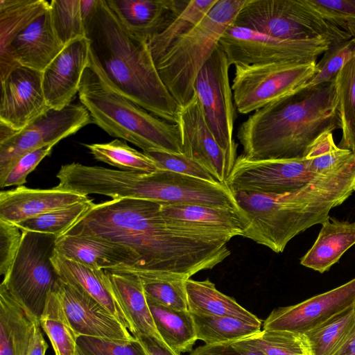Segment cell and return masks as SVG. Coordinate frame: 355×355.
I'll use <instances>...</instances> for the list:
<instances>
[{"label":"cell","mask_w":355,"mask_h":355,"mask_svg":"<svg viewBox=\"0 0 355 355\" xmlns=\"http://www.w3.org/2000/svg\"><path fill=\"white\" fill-rule=\"evenodd\" d=\"M94 204L92 199L89 198L26 219L16 225L21 232L48 234L60 237L64 234Z\"/></svg>","instance_id":"cell-38"},{"label":"cell","mask_w":355,"mask_h":355,"mask_svg":"<svg viewBox=\"0 0 355 355\" xmlns=\"http://www.w3.org/2000/svg\"><path fill=\"white\" fill-rule=\"evenodd\" d=\"M305 355H312V354H311L310 353H309V354H305Z\"/></svg>","instance_id":"cell-52"},{"label":"cell","mask_w":355,"mask_h":355,"mask_svg":"<svg viewBox=\"0 0 355 355\" xmlns=\"http://www.w3.org/2000/svg\"><path fill=\"white\" fill-rule=\"evenodd\" d=\"M35 323L0 285V355H26Z\"/></svg>","instance_id":"cell-28"},{"label":"cell","mask_w":355,"mask_h":355,"mask_svg":"<svg viewBox=\"0 0 355 355\" xmlns=\"http://www.w3.org/2000/svg\"><path fill=\"white\" fill-rule=\"evenodd\" d=\"M355 57V37L331 45L316 64L317 71L304 87L335 80L340 69Z\"/></svg>","instance_id":"cell-42"},{"label":"cell","mask_w":355,"mask_h":355,"mask_svg":"<svg viewBox=\"0 0 355 355\" xmlns=\"http://www.w3.org/2000/svg\"><path fill=\"white\" fill-rule=\"evenodd\" d=\"M162 205L132 198L94 204L63 235L93 236L130 248L138 257L137 266L110 271L139 277L187 280L230 256L233 235L167 218Z\"/></svg>","instance_id":"cell-1"},{"label":"cell","mask_w":355,"mask_h":355,"mask_svg":"<svg viewBox=\"0 0 355 355\" xmlns=\"http://www.w3.org/2000/svg\"><path fill=\"white\" fill-rule=\"evenodd\" d=\"M333 355H355V318L349 332Z\"/></svg>","instance_id":"cell-50"},{"label":"cell","mask_w":355,"mask_h":355,"mask_svg":"<svg viewBox=\"0 0 355 355\" xmlns=\"http://www.w3.org/2000/svg\"><path fill=\"white\" fill-rule=\"evenodd\" d=\"M189 355H262L259 352L236 345L234 343L204 345L193 350Z\"/></svg>","instance_id":"cell-47"},{"label":"cell","mask_w":355,"mask_h":355,"mask_svg":"<svg viewBox=\"0 0 355 355\" xmlns=\"http://www.w3.org/2000/svg\"><path fill=\"white\" fill-rule=\"evenodd\" d=\"M94 159L123 171L152 173L159 170L156 162L145 153L130 147L125 140L85 144Z\"/></svg>","instance_id":"cell-32"},{"label":"cell","mask_w":355,"mask_h":355,"mask_svg":"<svg viewBox=\"0 0 355 355\" xmlns=\"http://www.w3.org/2000/svg\"><path fill=\"white\" fill-rule=\"evenodd\" d=\"M144 153L156 162L159 169L211 182H218L200 163L183 153L163 150H150Z\"/></svg>","instance_id":"cell-44"},{"label":"cell","mask_w":355,"mask_h":355,"mask_svg":"<svg viewBox=\"0 0 355 355\" xmlns=\"http://www.w3.org/2000/svg\"><path fill=\"white\" fill-rule=\"evenodd\" d=\"M234 343L262 355H305L309 353L303 335L284 331L263 329Z\"/></svg>","instance_id":"cell-37"},{"label":"cell","mask_w":355,"mask_h":355,"mask_svg":"<svg viewBox=\"0 0 355 355\" xmlns=\"http://www.w3.org/2000/svg\"><path fill=\"white\" fill-rule=\"evenodd\" d=\"M49 4L53 28L64 46L75 39L86 37L80 0H52Z\"/></svg>","instance_id":"cell-39"},{"label":"cell","mask_w":355,"mask_h":355,"mask_svg":"<svg viewBox=\"0 0 355 355\" xmlns=\"http://www.w3.org/2000/svg\"><path fill=\"white\" fill-rule=\"evenodd\" d=\"M105 271L133 336L149 335L162 340L155 327L141 278L130 272Z\"/></svg>","instance_id":"cell-24"},{"label":"cell","mask_w":355,"mask_h":355,"mask_svg":"<svg viewBox=\"0 0 355 355\" xmlns=\"http://www.w3.org/2000/svg\"><path fill=\"white\" fill-rule=\"evenodd\" d=\"M323 19L355 37V0H306Z\"/></svg>","instance_id":"cell-43"},{"label":"cell","mask_w":355,"mask_h":355,"mask_svg":"<svg viewBox=\"0 0 355 355\" xmlns=\"http://www.w3.org/2000/svg\"><path fill=\"white\" fill-rule=\"evenodd\" d=\"M85 28L90 54L108 83L148 112L178 123L180 106L159 74L149 41L129 31L106 0H98Z\"/></svg>","instance_id":"cell-4"},{"label":"cell","mask_w":355,"mask_h":355,"mask_svg":"<svg viewBox=\"0 0 355 355\" xmlns=\"http://www.w3.org/2000/svg\"><path fill=\"white\" fill-rule=\"evenodd\" d=\"M48 347L41 331L40 325L35 324L32 340L26 355H45Z\"/></svg>","instance_id":"cell-49"},{"label":"cell","mask_w":355,"mask_h":355,"mask_svg":"<svg viewBox=\"0 0 355 355\" xmlns=\"http://www.w3.org/2000/svg\"><path fill=\"white\" fill-rule=\"evenodd\" d=\"M191 314L197 338L207 345L236 342L261 331V325L235 317Z\"/></svg>","instance_id":"cell-31"},{"label":"cell","mask_w":355,"mask_h":355,"mask_svg":"<svg viewBox=\"0 0 355 355\" xmlns=\"http://www.w3.org/2000/svg\"><path fill=\"white\" fill-rule=\"evenodd\" d=\"M54 146H48L25 154L20 157L6 176L0 181L1 188L10 186H23L26 182L28 175L31 173L40 162L52 150Z\"/></svg>","instance_id":"cell-45"},{"label":"cell","mask_w":355,"mask_h":355,"mask_svg":"<svg viewBox=\"0 0 355 355\" xmlns=\"http://www.w3.org/2000/svg\"><path fill=\"white\" fill-rule=\"evenodd\" d=\"M246 0H218L191 30L176 39L155 62L159 74L180 107L195 95L196 78Z\"/></svg>","instance_id":"cell-6"},{"label":"cell","mask_w":355,"mask_h":355,"mask_svg":"<svg viewBox=\"0 0 355 355\" xmlns=\"http://www.w3.org/2000/svg\"><path fill=\"white\" fill-rule=\"evenodd\" d=\"M232 24L279 38L331 45L352 38L323 19L306 0H246Z\"/></svg>","instance_id":"cell-7"},{"label":"cell","mask_w":355,"mask_h":355,"mask_svg":"<svg viewBox=\"0 0 355 355\" xmlns=\"http://www.w3.org/2000/svg\"><path fill=\"white\" fill-rule=\"evenodd\" d=\"M98 3V0H80V11L85 26L93 16Z\"/></svg>","instance_id":"cell-51"},{"label":"cell","mask_w":355,"mask_h":355,"mask_svg":"<svg viewBox=\"0 0 355 355\" xmlns=\"http://www.w3.org/2000/svg\"><path fill=\"white\" fill-rule=\"evenodd\" d=\"M316 62L235 65L232 83L234 105L254 112L304 88L317 71Z\"/></svg>","instance_id":"cell-9"},{"label":"cell","mask_w":355,"mask_h":355,"mask_svg":"<svg viewBox=\"0 0 355 355\" xmlns=\"http://www.w3.org/2000/svg\"><path fill=\"white\" fill-rule=\"evenodd\" d=\"M355 191V155L336 170L282 194L234 192L246 225L243 237L279 253L295 236L322 224Z\"/></svg>","instance_id":"cell-3"},{"label":"cell","mask_w":355,"mask_h":355,"mask_svg":"<svg viewBox=\"0 0 355 355\" xmlns=\"http://www.w3.org/2000/svg\"><path fill=\"white\" fill-rule=\"evenodd\" d=\"M78 96L92 123L110 136L128 141L144 152L183 153L179 124L153 114L119 93L105 79L91 54Z\"/></svg>","instance_id":"cell-5"},{"label":"cell","mask_w":355,"mask_h":355,"mask_svg":"<svg viewBox=\"0 0 355 355\" xmlns=\"http://www.w3.org/2000/svg\"><path fill=\"white\" fill-rule=\"evenodd\" d=\"M90 43L87 37L75 39L42 71V88L48 106L61 110L78 94L89 64Z\"/></svg>","instance_id":"cell-18"},{"label":"cell","mask_w":355,"mask_h":355,"mask_svg":"<svg viewBox=\"0 0 355 355\" xmlns=\"http://www.w3.org/2000/svg\"><path fill=\"white\" fill-rule=\"evenodd\" d=\"M22 232L15 224L0 219V274L9 272L18 252Z\"/></svg>","instance_id":"cell-46"},{"label":"cell","mask_w":355,"mask_h":355,"mask_svg":"<svg viewBox=\"0 0 355 355\" xmlns=\"http://www.w3.org/2000/svg\"><path fill=\"white\" fill-rule=\"evenodd\" d=\"M77 337L130 340L128 329L98 302L60 278L54 289Z\"/></svg>","instance_id":"cell-17"},{"label":"cell","mask_w":355,"mask_h":355,"mask_svg":"<svg viewBox=\"0 0 355 355\" xmlns=\"http://www.w3.org/2000/svg\"><path fill=\"white\" fill-rule=\"evenodd\" d=\"M106 2L129 31L149 41L182 12L188 1L106 0Z\"/></svg>","instance_id":"cell-21"},{"label":"cell","mask_w":355,"mask_h":355,"mask_svg":"<svg viewBox=\"0 0 355 355\" xmlns=\"http://www.w3.org/2000/svg\"><path fill=\"white\" fill-rule=\"evenodd\" d=\"M322 175L311 169L306 157L254 161L241 155L225 184L233 193L282 194L297 191Z\"/></svg>","instance_id":"cell-13"},{"label":"cell","mask_w":355,"mask_h":355,"mask_svg":"<svg viewBox=\"0 0 355 355\" xmlns=\"http://www.w3.org/2000/svg\"><path fill=\"white\" fill-rule=\"evenodd\" d=\"M218 0H191L182 12L149 40L155 62L178 37L195 27L209 12Z\"/></svg>","instance_id":"cell-33"},{"label":"cell","mask_w":355,"mask_h":355,"mask_svg":"<svg viewBox=\"0 0 355 355\" xmlns=\"http://www.w3.org/2000/svg\"><path fill=\"white\" fill-rule=\"evenodd\" d=\"M163 215L187 225L243 236L246 225L244 215L232 209L196 204L162 205Z\"/></svg>","instance_id":"cell-27"},{"label":"cell","mask_w":355,"mask_h":355,"mask_svg":"<svg viewBox=\"0 0 355 355\" xmlns=\"http://www.w3.org/2000/svg\"><path fill=\"white\" fill-rule=\"evenodd\" d=\"M89 199L78 193L24 186L0 192V219L17 224L46 212Z\"/></svg>","instance_id":"cell-20"},{"label":"cell","mask_w":355,"mask_h":355,"mask_svg":"<svg viewBox=\"0 0 355 355\" xmlns=\"http://www.w3.org/2000/svg\"><path fill=\"white\" fill-rule=\"evenodd\" d=\"M21 232L18 252L1 284L28 318L40 324L48 295L60 279L51 261L58 237L28 231Z\"/></svg>","instance_id":"cell-8"},{"label":"cell","mask_w":355,"mask_h":355,"mask_svg":"<svg viewBox=\"0 0 355 355\" xmlns=\"http://www.w3.org/2000/svg\"><path fill=\"white\" fill-rule=\"evenodd\" d=\"M355 304L303 334L312 355H333L351 329Z\"/></svg>","instance_id":"cell-35"},{"label":"cell","mask_w":355,"mask_h":355,"mask_svg":"<svg viewBox=\"0 0 355 355\" xmlns=\"http://www.w3.org/2000/svg\"><path fill=\"white\" fill-rule=\"evenodd\" d=\"M0 124L15 132L50 109L42 88V72L21 65L1 82Z\"/></svg>","instance_id":"cell-15"},{"label":"cell","mask_w":355,"mask_h":355,"mask_svg":"<svg viewBox=\"0 0 355 355\" xmlns=\"http://www.w3.org/2000/svg\"><path fill=\"white\" fill-rule=\"evenodd\" d=\"M146 299L162 340L179 354L191 351L198 340L191 313L189 310L173 309Z\"/></svg>","instance_id":"cell-30"},{"label":"cell","mask_w":355,"mask_h":355,"mask_svg":"<svg viewBox=\"0 0 355 355\" xmlns=\"http://www.w3.org/2000/svg\"><path fill=\"white\" fill-rule=\"evenodd\" d=\"M178 124L183 154L200 163L218 182L225 183L235 162L218 144L196 92L191 101L180 107Z\"/></svg>","instance_id":"cell-16"},{"label":"cell","mask_w":355,"mask_h":355,"mask_svg":"<svg viewBox=\"0 0 355 355\" xmlns=\"http://www.w3.org/2000/svg\"><path fill=\"white\" fill-rule=\"evenodd\" d=\"M341 129L335 80L273 102L254 112L237 131L243 155L250 160L305 156L320 135Z\"/></svg>","instance_id":"cell-2"},{"label":"cell","mask_w":355,"mask_h":355,"mask_svg":"<svg viewBox=\"0 0 355 355\" xmlns=\"http://www.w3.org/2000/svg\"><path fill=\"white\" fill-rule=\"evenodd\" d=\"M189 311L210 316H231L261 325V320L239 304L233 298L218 291L209 279L185 281Z\"/></svg>","instance_id":"cell-29"},{"label":"cell","mask_w":355,"mask_h":355,"mask_svg":"<svg viewBox=\"0 0 355 355\" xmlns=\"http://www.w3.org/2000/svg\"><path fill=\"white\" fill-rule=\"evenodd\" d=\"M78 355H148L141 343L130 340L78 336Z\"/></svg>","instance_id":"cell-41"},{"label":"cell","mask_w":355,"mask_h":355,"mask_svg":"<svg viewBox=\"0 0 355 355\" xmlns=\"http://www.w3.org/2000/svg\"><path fill=\"white\" fill-rule=\"evenodd\" d=\"M219 45L232 65L316 62L329 43L282 39L232 24Z\"/></svg>","instance_id":"cell-10"},{"label":"cell","mask_w":355,"mask_h":355,"mask_svg":"<svg viewBox=\"0 0 355 355\" xmlns=\"http://www.w3.org/2000/svg\"><path fill=\"white\" fill-rule=\"evenodd\" d=\"M51 261L60 278L98 302L128 330L130 325L111 289L105 270L87 266L54 250Z\"/></svg>","instance_id":"cell-23"},{"label":"cell","mask_w":355,"mask_h":355,"mask_svg":"<svg viewBox=\"0 0 355 355\" xmlns=\"http://www.w3.org/2000/svg\"><path fill=\"white\" fill-rule=\"evenodd\" d=\"M50 4L44 0H0V79L5 80L17 65L10 55L16 35Z\"/></svg>","instance_id":"cell-26"},{"label":"cell","mask_w":355,"mask_h":355,"mask_svg":"<svg viewBox=\"0 0 355 355\" xmlns=\"http://www.w3.org/2000/svg\"><path fill=\"white\" fill-rule=\"evenodd\" d=\"M230 65L218 45L199 72L194 89L218 144L235 162L237 144L233 139L235 105L229 76Z\"/></svg>","instance_id":"cell-11"},{"label":"cell","mask_w":355,"mask_h":355,"mask_svg":"<svg viewBox=\"0 0 355 355\" xmlns=\"http://www.w3.org/2000/svg\"><path fill=\"white\" fill-rule=\"evenodd\" d=\"M139 277L142 281L146 298L173 309L180 311L189 310L185 287L186 280L146 277Z\"/></svg>","instance_id":"cell-40"},{"label":"cell","mask_w":355,"mask_h":355,"mask_svg":"<svg viewBox=\"0 0 355 355\" xmlns=\"http://www.w3.org/2000/svg\"><path fill=\"white\" fill-rule=\"evenodd\" d=\"M92 122L82 104H70L56 110L50 108L22 130L0 141V181L25 154L55 146Z\"/></svg>","instance_id":"cell-12"},{"label":"cell","mask_w":355,"mask_h":355,"mask_svg":"<svg viewBox=\"0 0 355 355\" xmlns=\"http://www.w3.org/2000/svg\"><path fill=\"white\" fill-rule=\"evenodd\" d=\"M55 250L68 259L105 270L120 265L134 267L138 263L130 248L93 236L62 235L58 237Z\"/></svg>","instance_id":"cell-22"},{"label":"cell","mask_w":355,"mask_h":355,"mask_svg":"<svg viewBox=\"0 0 355 355\" xmlns=\"http://www.w3.org/2000/svg\"><path fill=\"white\" fill-rule=\"evenodd\" d=\"M335 82L342 130L338 147L355 153V57L340 69Z\"/></svg>","instance_id":"cell-36"},{"label":"cell","mask_w":355,"mask_h":355,"mask_svg":"<svg viewBox=\"0 0 355 355\" xmlns=\"http://www.w3.org/2000/svg\"><path fill=\"white\" fill-rule=\"evenodd\" d=\"M64 47L53 28L49 6L16 35L10 55L17 65L42 72Z\"/></svg>","instance_id":"cell-19"},{"label":"cell","mask_w":355,"mask_h":355,"mask_svg":"<svg viewBox=\"0 0 355 355\" xmlns=\"http://www.w3.org/2000/svg\"><path fill=\"white\" fill-rule=\"evenodd\" d=\"M355 304V278L299 304L274 309L263 329L304 334Z\"/></svg>","instance_id":"cell-14"},{"label":"cell","mask_w":355,"mask_h":355,"mask_svg":"<svg viewBox=\"0 0 355 355\" xmlns=\"http://www.w3.org/2000/svg\"><path fill=\"white\" fill-rule=\"evenodd\" d=\"M40 325L51 341L55 355H78L77 336L55 291L48 295Z\"/></svg>","instance_id":"cell-34"},{"label":"cell","mask_w":355,"mask_h":355,"mask_svg":"<svg viewBox=\"0 0 355 355\" xmlns=\"http://www.w3.org/2000/svg\"><path fill=\"white\" fill-rule=\"evenodd\" d=\"M314 244L301 259V265L320 273L329 270L355 244V222L340 221L329 217Z\"/></svg>","instance_id":"cell-25"},{"label":"cell","mask_w":355,"mask_h":355,"mask_svg":"<svg viewBox=\"0 0 355 355\" xmlns=\"http://www.w3.org/2000/svg\"><path fill=\"white\" fill-rule=\"evenodd\" d=\"M143 345L148 355H180L171 349L162 340L149 335L134 336Z\"/></svg>","instance_id":"cell-48"}]
</instances>
